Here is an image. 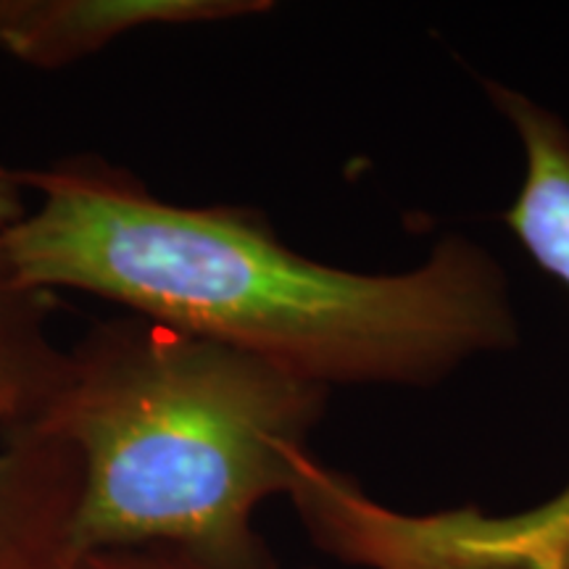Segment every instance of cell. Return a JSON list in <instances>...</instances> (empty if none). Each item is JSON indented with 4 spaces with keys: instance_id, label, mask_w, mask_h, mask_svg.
Listing matches in <instances>:
<instances>
[{
    "instance_id": "cell-7",
    "label": "cell",
    "mask_w": 569,
    "mask_h": 569,
    "mask_svg": "<svg viewBox=\"0 0 569 569\" xmlns=\"http://www.w3.org/2000/svg\"><path fill=\"white\" fill-rule=\"evenodd\" d=\"M61 569H282L277 561L261 557L251 565H217V561L196 557L169 546H148V549H117L96 551L69 559Z\"/></svg>"
},
{
    "instance_id": "cell-8",
    "label": "cell",
    "mask_w": 569,
    "mask_h": 569,
    "mask_svg": "<svg viewBox=\"0 0 569 569\" xmlns=\"http://www.w3.org/2000/svg\"><path fill=\"white\" fill-rule=\"evenodd\" d=\"M30 209V193L21 182V169L0 159V232H6Z\"/></svg>"
},
{
    "instance_id": "cell-4",
    "label": "cell",
    "mask_w": 569,
    "mask_h": 569,
    "mask_svg": "<svg viewBox=\"0 0 569 569\" xmlns=\"http://www.w3.org/2000/svg\"><path fill=\"white\" fill-rule=\"evenodd\" d=\"M272 9L269 0H0V56L30 69L59 71L127 34L219 24Z\"/></svg>"
},
{
    "instance_id": "cell-5",
    "label": "cell",
    "mask_w": 569,
    "mask_h": 569,
    "mask_svg": "<svg viewBox=\"0 0 569 569\" xmlns=\"http://www.w3.org/2000/svg\"><path fill=\"white\" fill-rule=\"evenodd\" d=\"M80 496V465L38 427L0 419V569H61Z\"/></svg>"
},
{
    "instance_id": "cell-1",
    "label": "cell",
    "mask_w": 569,
    "mask_h": 569,
    "mask_svg": "<svg viewBox=\"0 0 569 569\" xmlns=\"http://www.w3.org/2000/svg\"><path fill=\"white\" fill-rule=\"evenodd\" d=\"M30 209L3 232L34 288L74 290L332 390L430 388L511 351L509 277L461 234L422 267L365 274L309 259L246 206H184L98 156L21 169Z\"/></svg>"
},
{
    "instance_id": "cell-3",
    "label": "cell",
    "mask_w": 569,
    "mask_h": 569,
    "mask_svg": "<svg viewBox=\"0 0 569 569\" xmlns=\"http://www.w3.org/2000/svg\"><path fill=\"white\" fill-rule=\"evenodd\" d=\"M486 92L525 151L522 188L503 219L540 269L569 288V127L507 84L486 80ZM448 525L461 543L507 569H569V482L515 515L451 509Z\"/></svg>"
},
{
    "instance_id": "cell-2",
    "label": "cell",
    "mask_w": 569,
    "mask_h": 569,
    "mask_svg": "<svg viewBox=\"0 0 569 569\" xmlns=\"http://www.w3.org/2000/svg\"><path fill=\"white\" fill-rule=\"evenodd\" d=\"M327 396L153 319L96 322L67 348L59 388L27 425L63 440L80 465L69 559L148 546L217 565L267 557L253 517L288 496Z\"/></svg>"
},
{
    "instance_id": "cell-6",
    "label": "cell",
    "mask_w": 569,
    "mask_h": 569,
    "mask_svg": "<svg viewBox=\"0 0 569 569\" xmlns=\"http://www.w3.org/2000/svg\"><path fill=\"white\" fill-rule=\"evenodd\" d=\"M56 298L13 267L0 232V419L6 432L32 425L63 377L67 348L53 340Z\"/></svg>"
}]
</instances>
